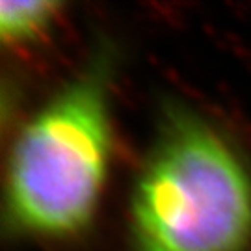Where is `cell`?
I'll return each mask as SVG.
<instances>
[{
	"instance_id": "3957f363",
	"label": "cell",
	"mask_w": 251,
	"mask_h": 251,
	"mask_svg": "<svg viewBox=\"0 0 251 251\" xmlns=\"http://www.w3.org/2000/svg\"><path fill=\"white\" fill-rule=\"evenodd\" d=\"M60 8L62 4L58 2H2L0 34L9 43L32 41L45 34Z\"/></svg>"
},
{
	"instance_id": "7a4b0ae2",
	"label": "cell",
	"mask_w": 251,
	"mask_h": 251,
	"mask_svg": "<svg viewBox=\"0 0 251 251\" xmlns=\"http://www.w3.org/2000/svg\"><path fill=\"white\" fill-rule=\"evenodd\" d=\"M114 50L102 45L67 86L19 130L6 173V220L36 238L88 229L106 179Z\"/></svg>"
},
{
	"instance_id": "6da1fadb",
	"label": "cell",
	"mask_w": 251,
	"mask_h": 251,
	"mask_svg": "<svg viewBox=\"0 0 251 251\" xmlns=\"http://www.w3.org/2000/svg\"><path fill=\"white\" fill-rule=\"evenodd\" d=\"M132 251H246L251 171L190 108H166L130 196Z\"/></svg>"
}]
</instances>
